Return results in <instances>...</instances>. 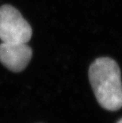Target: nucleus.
<instances>
[{"label":"nucleus","instance_id":"3","mask_svg":"<svg viewBox=\"0 0 122 123\" xmlns=\"http://www.w3.org/2000/svg\"><path fill=\"white\" fill-rule=\"evenodd\" d=\"M32 49L25 43H1L0 62L14 72L24 70L32 58Z\"/></svg>","mask_w":122,"mask_h":123},{"label":"nucleus","instance_id":"2","mask_svg":"<svg viewBox=\"0 0 122 123\" xmlns=\"http://www.w3.org/2000/svg\"><path fill=\"white\" fill-rule=\"evenodd\" d=\"M32 37V28L14 6L0 7V40L3 43H25Z\"/></svg>","mask_w":122,"mask_h":123},{"label":"nucleus","instance_id":"4","mask_svg":"<svg viewBox=\"0 0 122 123\" xmlns=\"http://www.w3.org/2000/svg\"><path fill=\"white\" fill-rule=\"evenodd\" d=\"M117 123H122V118H121V119H120V120H119V121L117 122Z\"/></svg>","mask_w":122,"mask_h":123},{"label":"nucleus","instance_id":"1","mask_svg":"<svg viewBox=\"0 0 122 123\" xmlns=\"http://www.w3.org/2000/svg\"><path fill=\"white\" fill-rule=\"evenodd\" d=\"M89 79L101 106L110 111L121 108V71L115 61L109 57L97 59L90 67Z\"/></svg>","mask_w":122,"mask_h":123}]
</instances>
